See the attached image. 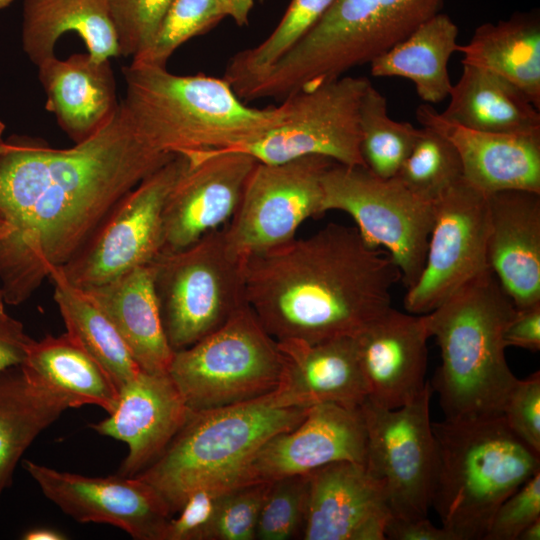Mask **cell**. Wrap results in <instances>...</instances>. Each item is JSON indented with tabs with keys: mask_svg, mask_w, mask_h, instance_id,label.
I'll use <instances>...</instances> for the list:
<instances>
[{
	"mask_svg": "<svg viewBox=\"0 0 540 540\" xmlns=\"http://www.w3.org/2000/svg\"><path fill=\"white\" fill-rule=\"evenodd\" d=\"M260 1H263V0H260Z\"/></svg>",
	"mask_w": 540,
	"mask_h": 540,
	"instance_id": "cell-53",
	"label": "cell"
},
{
	"mask_svg": "<svg viewBox=\"0 0 540 540\" xmlns=\"http://www.w3.org/2000/svg\"><path fill=\"white\" fill-rule=\"evenodd\" d=\"M395 176L420 198L435 202L463 179V170L451 142L433 129L423 127Z\"/></svg>",
	"mask_w": 540,
	"mask_h": 540,
	"instance_id": "cell-37",
	"label": "cell"
},
{
	"mask_svg": "<svg viewBox=\"0 0 540 540\" xmlns=\"http://www.w3.org/2000/svg\"><path fill=\"white\" fill-rule=\"evenodd\" d=\"M14 0H0V10L9 6Z\"/></svg>",
	"mask_w": 540,
	"mask_h": 540,
	"instance_id": "cell-52",
	"label": "cell"
},
{
	"mask_svg": "<svg viewBox=\"0 0 540 540\" xmlns=\"http://www.w3.org/2000/svg\"><path fill=\"white\" fill-rule=\"evenodd\" d=\"M333 163L323 156L257 162L235 214L224 226L231 247L247 258L293 240L303 222L325 213L322 176Z\"/></svg>",
	"mask_w": 540,
	"mask_h": 540,
	"instance_id": "cell-13",
	"label": "cell"
},
{
	"mask_svg": "<svg viewBox=\"0 0 540 540\" xmlns=\"http://www.w3.org/2000/svg\"><path fill=\"white\" fill-rule=\"evenodd\" d=\"M416 118L423 127L451 142L459 155L463 178L482 193H540V134L474 130L445 119L429 104L416 109Z\"/></svg>",
	"mask_w": 540,
	"mask_h": 540,
	"instance_id": "cell-22",
	"label": "cell"
},
{
	"mask_svg": "<svg viewBox=\"0 0 540 540\" xmlns=\"http://www.w3.org/2000/svg\"><path fill=\"white\" fill-rule=\"evenodd\" d=\"M445 0H334L303 38L306 60L336 78L406 38L441 12Z\"/></svg>",
	"mask_w": 540,
	"mask_h": 540,
	"instance_id": "cell-15",
	"label": "cell"
},
{
	"mask_svg": "<svg viewBox=\"0 0 540 540\" xmlns=\"http://www.w3.org/2000/svg\"><path fill=\"white\" fill-rule=\"evenodd\" d=\"M428 382L413 401L396 409L368 398L360 409L367 444L366 469L385 487L390 512L404 519L427 517L435 468Z\"/></svg>",
	"mask_w": 540,
	"mask_h": 540,
	"instance_id": "cell-12",
	"label": "cell"
},
{
	"mask_svg": "<svg viewBox=\"0 0 540 540\" xmlns=\"http://www.w3.org/2000/svg\"><path fill=\"white\" fill-rule=\"evenodd\" d=\"M269 482H254L228 490L219 507L211 540H255L260 510Z\"/></svg>",
	"mask_w": 540,
	"mask_h": 540,
	"instance_id": "cell-40",
	"label": "cell"
},
{
	"mask_svg": "<svg viewBox=\"0 0 540 540\" xmlns=\"http://www.w3.org/2000/svg\"><path fill=\"white\" fill-rule=\"evenodd\" d=\"M308 409L278 406L270 393L239 404L191 410L164 451L135 476L156 489L173 516L197 488L244 485L257 450L275 434L297 426Z\"/></svg>",
	"mask_w": 540,
	"mask_h": 540,
	"instance_id": "cell-6",
	"label": "cell"
},
{
	"mask_svg": "<svg viewBox=\"0 0 540 540\" xmlns=\"http://www.w3.org/2000/svg\"><path fill=\"white\" fill-rule=\"evenodd\" d=\"M5 304L6 303H5L1 288H0V315L7 314V312L5 311Z\"/></svg>",
	"mask_w": 540,
	"mask_h": 540,
	"instance_id": "cell-51",
	"label": "cell"
},
{
	"mask_svg": "<svg viewBox=\"0 0 540 540\" xmlns=\"http://www.w3.org/2000/svg\"><path fill=\"white\" fill-rule=\"evenodd\" d=\"M283 369L273 399L281 407L333 403L358 408L368 397L354 337L319 343L277 341Z\"/></svg>",
	"mask_w": 540,
	"mask_h": 540,
	"instance_id": "cell-23",
	"label": "cell"
},
{
	"mask_svg": "<svg viewBox=\"0 0 540 540\" xmlns=\"http://www.w3.org/2000/svg\"><path fill=\"white\" fill-rule=\"evenodd\" d=\"M366 444L360 407L313 405L297 426L275 434L257 450L245 472V484L303 475L340 461L365 465Z\"/></svg>",
	"mask_w": 540,
	"mask_h": 540,
	"instance_id": "cell-18",
	"label": "cell"
},
{
	"mask_svg": "<svg viewBox=\"0 0 540 540\" xmlns=\"http://www.w3.org/2000/svg\"><path fill=\"white\" fill-rule=\"evenodd\" d=\"M445 119L474 130L540 134L539 109L509 80L489 70L463 65L448 96Z\"/></svg>",
	"mask_w": 540,
	"mask_h": 540,
	"instance_id": "cell-28",
	"label": "cell"
},
{
	"mask_svg": "<svg viewBox=\"0 0 540 540\" xmlns=\"http://www.w3.org/2000/svg\"><path fill=\"white\" fill-rule=\"evenodd\" d=\"M435 468L430 506L454 540H484L501 503L540 470V454L504 417L432 422Z\"/></svg>",
	"mask_w": 540,
	"mask_h": 540,
	"instance_id": "cell-5",
	"label": "cell"
},
{
	"mask_svg": "<svg viewBox=\"0 0 540 540\" xmlns=\"http://www.w3.org/2000/svg\"><path fill=\"white\" fill-rule=\"evenodd\" d=\"M254 4L255 0H172L153 43L132 62L166 67L180 46L225 18L239 27L248 26Z\"/></svg>",
	"mask_w": 540,
	"mask_h": 540,
	"instance_id": "cell-34",
	"label": "cell"
},
{
	"mask_svg": "<svg viewBox=\"0 0 540 540\" xmlns=\"http://www.w3.org/2000/svg\"><path fill=\"white\" fill-rule=\"evenodd\" d=\"M506 347L513 346L532 352L540 350V303L516 309L504 331Z\"/></svg>",
	"mask_w": 540,
	"mask_h": 540,
	"instance_id": "cell-44",
	"label": "cell"
},
{
	"mask_svg": "<svg viewBox=\"0 0 540 540\" xmlns=\"http://www.w3.org/2000/svg\"><path fill=\"white\" fill-rule=\"evenodd\" d=\"M308 475L270 481L256 528V539H302L308 506Z\"/></svg>",
	"mask_w": 540,
	"mask_h": 540,
	"instance_id": "cell-38",
	"label": "cell"
},
{
	"mask_svg": "<svg viewBox=\"0 0 540 540\" xmlns=\"http://www.w3.org/2000/svg\"><path fill=\"white\" fill-rule=\"evenodd\" d=\"M83 291L113 324L143 371L168 373L175 351L164 331L151 263Z\"/></svg>",
	"mask_w": 540,
	"mask_h": 540,
	"instance_id": "cell-26",
	"label": "cell"
},
{
	"mask_svg": "<svg viewBox=\"0 0 540 540\" xmlns=\"http://www.w3.org/2000/svg\"><path fill=\"white\" fill-rule=\"evenodd\" d=\"M421 128L396 121L387 100L372 83L360 104L361 154L366 167L382 178L394 177L413 148Z\"/></svg>",
	"mask_w": 540,
	"mask_h": 540,
	"instance_id": "cell-36",
	"label": "cell"
},
{
	"mask_svg": "<svg viewBox=\"0 0 540 540\" xmlns=\"http://www.w3.org/2000/svg\"><path fill=\"white\" fill-rule=\"evenodd\" d=\"M458 34L455 22L440 12L374 58L369 63L370 72L375 77L410 80L426 104L440 103L452 89L448 63L458 52Z\"/></svg>",
	"mask_w": 540,
	"mask_h": 540,
	"instance_id": "cell-31",
	"label": "cell"
},
{
	"mask_svg": "<svg viewBox=\"0 0 540 540\" xmlns=\"http://www.w3.org/2000/svg\"><path fill=\"white\" fill-rule=\"evenodd\" d=\"M370 83L365 77L341 76L292 93L282 101L285 112L276 126L248 143L217 152H242L266 164L323 156L342 165L366 167L360 104Z\"/></svg>",
	"mask_w": 540,
	"mask_h": 540,
	"instance_id": "cell-10",
	"label": "cell"
},
{
	"mask_svg": "<svg viewBox=\"0 0 540 540\" xmlns=\"http://www.w3.org/2000/svg\"><path fill=\"white\" fill-rule=\"evenodd\" d=\"M282 369L277 341L246 303L216 331L175 351L168 374L188 408L199 411L274 392Z\"/></svg>",
	"mask_w": 540,
	"mask_h": 540,
	"instance_id": "cell-8",
	"label": "cell"
},
{
	"mask_svg": "<svg viewBox=\"0 0 540 540\" xmlns=\"http://www.w3.org/2000/svg\"><path fill=\"white\" fill-rule=\"evenodd\" d=\"M430 337L427 314L392 307L354 336L370 401L396 409L422 393Z\"/></svg>",
	"mask_w": 540,
	"mask_h": 540,
	"instance_id": "cell-20",
	"label": "cell"
},
{
	"mask_svg": "<svg viewBox=\"0 0 540 540\" xmlns=\"http://www.w3.org/2000/svg\"><path fill=\"white\" fill-rule=\"evenodd\" d=\"M487 263L517 309L540 303V193L488 195Z\"/></svg>",
	"mask_w": 540,
	"mask_h": 540,
	"instance_id": "cell-24",
	"label": "cell"
},
{
	"mask_svg": "<svg viewBox=\"0 0 540 540\" xmlns=\"http://www.w3.org/2000/svg\"><path fill=\"white\" fill-rule=\"evenodd\" d=\"M334 0H291L280 22L260 44L234 54L223 78L239 96L293 49L317 24Z\"/></svg>",
	"mask_w": 540,
	"mask_h": 540,
	"instance_id": "cell-35",
	"label": "cell"
},
{
	"mask_svg": "<svg viewBox=\"0 0 540 540\" xmlns=\"http://www.w3.org/2000/svg\"><path fill=\"white\" fill-rule=\"evenodd\" d=\"M324 212L349 214L363 240L383 247L410 287L420 275L434 221V202L410 191L396 176L382 178L365 166L333 163L322 176Z\"/></svg>",
	"mask_w": 540,
	"mask_h": 540,
	"instance_id": "cell-9",
	"label": "cell"
},
{
	"mask_svg": "<svg viewBox=\"0 0 540 540\" xmlns=\"http://www.w3.org/2000/svg\"><path fill=\"white\" fill-rule=\"evenodd\" d=\"M399 279L387 252L336 223L245 262L247 303L276 341L356 336L392 307Z\"/></svg>",
	"mask_w": 540,
	"mask_h": 540,
	"instance_id": "cell-2",
	"label": "cell"
},
{
	"mask_svg": "<svg viewBox=\"0 0 540 540\" xmlns=\"http://www.w3.org/2000/svg\"><path fill=\"white\" fill-rule=\"evenodd\" d=\"M30 340L21 322L8 314L0 315V372L22 364Z\"/></svg>",
	"mask_w": 540,
	"mask_h": 540,
	"instance_id": "cell-45",
	"label": "cell"
},
{
	"mask_svg": "<svg viewBox=\"0 0 540 540\" xmlns=\"http://www.w3.org/2000/svg\"><path fill=\"white\" fill-rule=\"evenodd\" d=\"M188 162L187 155L176 154L126 194L79 252L59 267L63 276L84 290L152 263L163 247L167 198Z\"/></svg>",
	"mask_w": 540,
	"mask_h": 540,
	"instance_id": "cell-11",
	"label": "cell"
},
{
	"mask_svg": "<svg viewBox=\"0 0 540 540\" xmlns=\"http://www.w3.org/2000/svg\"><path fill=\"white\" fill-rule=\"evenodd\" d=\"M230 489L212 485L192 491L168 520L162 540H211L221 501Z\"/></svg>",
	"mask_w": 540,
	"mask_h": 540,
	"instance_id": "cell-41",
	"label": "cell"
},
{
	"mask_svg": "<svg viewBox=\"0 0 540 540\" xmlns=\"http://www.w3.org/2000/svg\"><path fill=\"white\" fill-rule=\"evenodd\" d=\"M21 367L56 391L70 408L95 405L111 413L119 387L110 374L67 332L27 344Z\"/></svg>",
	"mask_w": 540,
	"mask_h": 540,
	"instance_id": "cell-30",
	"label": "cell"
},
{
	"mask_svg": "<svg viewBox=\"0 0 540 540\" xmlns=\"http://www.w3.org/2000/svg\"><path fill=\"white\" fill-rule=\"evenodd\" d=\"M540 539V518L528 524L520 533L518 540H539Z\"/></svg>",
	"mask_w": 540,
	"mask_h": 540,
	"instance_id": "cell-48",
	"label": "cell"
},
{
	"mask_svg": "<svg viewBox=\"0 0 540 540\" xmlns=\"http://www.w3.org/2000/svg\"><path fill=\"white\" fill-rule=\"evenodd\" d=\"M66 32H75L95 60L120 55L109 0H24L22 46L36 66L55 56Z\"/></svg>",
	"mask_w": 540,
	"mask_h": 540,
	"instance_id": "cell-27",
	"label": "cell"
},
{
	"mask_svg": "<svg viewBox=\"0 0 540 540\" xmlns=\"http://www.w3.org/2000/svg\"><path fill=\"white\" fill-rule=\"evenodd\" d=\"M384 534L390 540H454L447 530L435 526L427 517L404 519L391 514Z\"/></svg>",
	"mask_w": 540,
	"mask_h": 540,
	"instance_id": "cell-46",
	"label": "cell"
},
{
	"mask_svg": "<svg viewBox=\"0 0 540 540\" xmlns=\"http://www.w3.org/2000/svg\"><path fill=\"white\" fill-rule=\"evenodd\" d=\"M172 0H109L119 53L136 57L153 43Z\"/></svg>",
	"mask_w": 540,
	"mask_h": 540,
	"instance_id": "cell-39",
	"label": "cell"
},
{
	"mask_svg": "<svg viewBox=\"0 0 540 540\" xmlns=\"http://www.w3.org/2000/svg\"><path fill=\"white\" fill-rule=\"evenodd\" d=\"M68 408L63 396L21 365L0 372V498L25 451Z\"/></svg>",
	"mask_w": 540,
	"mask_h": 540,
	"instance_id": "cell-32",
	"label": "cell"
},
{
	"mask_svg": "<svg viewBox=\"0 0 540 540\" xmlns=\"http://www.w3.org/2000/svg\"><path fill=\"white\" fill-rule=\"evenodd\" d=\"M245 262L229 244L224 227L153 260L155 294L174 351L213 333L247 303Z\"/></svg>",
	"mask_w": 540,
	"mask_h": 540,
	"instance_id": "cell-7",
	"label": "cell"
},
{
	"mask_svg": "<svg viewBox=\"0 0 540 540\" xmlns=\"http://www.w3.org/2000/svg\"><path fill=\"white\" fill-rule=\"evenodd\" d=\"M307 475L303 540H385L386 490L364 465L334 462Z\"/></svg>",
	"mask_w": 540,
	"mask_h": 540,
	"instance_id": "cell-19",
	"label": "cell"
},
{
	"mask_svg": "<svg viewBox=\"0 0 540 540\" xmlns=\"http://www.w3.org/2000/svg\"><path fill=\"white\" fill-rule=\"evenodd\" d=\"M190 409L168 373L141 371L119 388L114 410L90 427L126 443L118 473L132 477L149 466L185 423Z\"/></svg>",
	"mask_w": 540,
	"mask_h": 540,
	"instance_id": "cell-21",
	"label": "cell"
},
{
	"mask_svg": "<svg viewBox=\"0 0 540 540\" xmlns=\"http://www.w3.org/2000/svg\"><path fill=\"white\" fill-rule=\"evenodd\" d=\"M8 234V226L6 222L0 217V240Z\"/></svg>",
	"mask_w": 540,
	"mask_h": 540,
	"instance_id": "cell-50",
	"label": "cell"
},
{
	"mask_svg": "<svg viewBox=\"0 0 540 540\" xmlns=\"http://www.w3.org/2000/svg\"><path fill=\"white\" fill-rule=\"evenodd\" d=\"M488 195L464 178L435 202L424 265L404 307L427 314L487 270Z\"/></svg>",
	"mask_w": 540,
	"mask_h": 540,
	"instance_id": "cell-14",
	"label": "cell"
},
{
	"mask_svg": "<svg viewBox=\"0 0 540 540\" xmlns=\"http://www.w3.org/2000/svg\"><path fill=\"white\" fill-rule=\"evenodd\" d=\"M462 65L489 70L519 87L540 109V16L536 10L515 12L497 23L478 26L459 45Z\"/></svg>",
	"mask_w": 540,
	"mask_h": 540,
	"instance_id": "cell-29",
	"label": "cell"
},
{
	"mask_svg": "<svg viewBox=\"0 0 540 540\" xmlns=\"http://www.w3.org/2000/svg\"><path fill=\"white\" fill-rule=\"evenodd\" d=\"M516 309L488 268L427 313L442 361L431 386L445 419L502 415L518 380L507 364L504 343Z\"/></svg>",
	"mask_w": 540,
	"mask_h": 540,
	"instance_id": "cell-4",
	"label": "cell"
},
{
	"mask_svg": "<svg viewBox=\"0 0 540 540\" xmlns=\"http://www.w3.org/2000/svg\"><path fill=\"white\" fill-rule=\"evenodd\" d=\"M5 124L0 121V155L11 151L15 147L14 141L6 142L3 138Z\"/></svg>",
	"mask_w": 540,
	"mask_h": 540,
	"instance_id": "cell-49",
	"label": "cell"
},
{
	"mask_svg": "<svg viewBox=\"0 0 540 540\" xmlns=\"http://www.w3.org/2000/svg\"><path fill=\"white\" fill-rule=\"evenodd\" d=\"M46 498L81 523L110 524L136 540H162L172 517L161 495L137 476L89 477L24 460Z\"/></svg>",
	"mask_w": 540,
	"mask_h": 540,
	"instance_id": "cell-16",
	"label": "cell"
},
{
	"mask_svg": "<svg viewBox=\"0 0 540 540\" xmlns=\"http://www.w3.org/2000/svg\"><path fill=\"white\" fill-rule=\"evenodd\" d=\"M0 155V283L18 305L74 257L117 203L176 154L151 146L120 102L114 117L66 149L16 140Z\"/></svg>",
	"mask_w": 540,
	"mask_h": 540,
	"instance_id": "cell-1",
	"label": "cell"
},
{
	"mask_svg": "<svg viewBox=\"0 0 540 540\" xmlns=\"http://www.w3.org/2000/svg\"><path fill=\"white\" fill-rule=\"evenodd\" d=\"M22 538L25 540H63L67 537L55 529L41 527L28 530Z\"/></svg>",
	"mask_w": 540,
	"mask_h": 540,
	"instance_id": "cell-47",
	"label": "cell"
},
{
	"mask_svg": "<svg viewBox=\"0 0 540 540\" xmlns=\"http://www.w3.org/2000/svg\"><path fill=\"white\" fill-rule=\"evenodd\" d=\"M48 278L66 332L110 374L119 388L137 376L142 369L104 313L82 289L63 276L59 267Z\"/></svg>",
	"mask_w": 540,
	"mask_h": 540,
	"instance_id": "cell-33",
	"label": "cell"
},
{
	"mask_svg": "<svg viewBox=\"0 0 540 540\" xmlns=\"http://www.w3.org/2000/svg\"><path fill=\"white\" fill-rule=\"evenodd\" d=\"M538 518H540V470L501 503L484 540H518L522 530Z\"/></svg>",
	"mask_w": 540,
	"mask_h": 540,
	"instance_id": "cell-42",
	"label": "cell"
},
{
	"mask_svg": "<svg viewBox=\"0 0 540 540\" xmlns=\"http://www.w3.org/2000/svg\"><path fill=\"white\" fill-rule=\"evenodd\" d=\"M121 101L135 130L170 153L217 152L248 143L276 126L284 106H247L222 77L176 75L166 67L134 63L122 68Z\"/></svg>",
	"mask_w": 540,
	"mask_h": 540,
	"instance_id": "cell-3",
	"label": "cell"
},
{
	"mask_svg": "<svg viewBox=\"0 0 540 540\" xmlns=\"http://www.w3.org/2000/svg\"><path fill=\"white\" fill-rule=\"evenodd\" d=\"M37 67L45 108L75 144L96 134L118 111L110 60L76 53L63 60L52 56Z\"/></svg>",
	"mask_w": 540,
	"mask_h": 540,
	"instance_id": "cell-25",
	"label": "cell"
},
{
	"mask_svg": "<svg viewBox=\"0 0 540 540\" xmlns=\"http://www.w3.org/2000/svg\"><path fill=\"white\" fill-rule=\"evenodd\" d=\"M502 416L510 430L540 454V373L518 379L505 402Z\"/></svg>",
	"mask_w": 540,
	"mask_h": 540,
	"instance_id": "cell-43",
	"label": "cell"
},
{
	"mask_svg": "<svg viewBox=\"0 0 540 540\" xmlns=\"http://www.w3.org/2000/svg\"><path fill=\"white\" fill-rule=\"evenodd\" d=\"M189 162L163 212L161 252L184 249L224 227L235 214L247 179L258 162L242 152L182 153Z\"/></svg>",
	"mask_w": 540,
	"mask_h": 540,
	"instance_id": "cell-17",
	"label": "cell"
}]
</instances>
